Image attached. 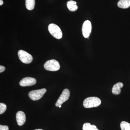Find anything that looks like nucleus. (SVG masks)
Segmentation results:
<instances>
[{
    "instance_id": "obj_4",
    "label": "nucleus",
    "mask_w": 130,
    "mask_h": 130,
    "mask_svg": "<svg viewBox=\"0 0 130 130\" xmlns=\"http://www.w3.org/2000/svg\"><path fill=\"white\" fill-rule=\"evenodd\" d=\"M46 91V89L44 88L32 90L29 93L28 95L32 101H37L43 97Z\"/></svg>"
},
{
    "instance_id": "obj_7",
    "label": "nucleus",
    "mask_w": 130,
    "mask_h": 130,
    "mask_svg": "<svg viewBox=\"0 0 130 130\" xmlns=\"http://www.w3.org/2000/svg\"><path fill=\"white\" fill-rule=\"evenodd\" d=\"M92 26L90 21L86 20L84 22L82 27V33L85 38H88L91 32Z\"/></svg>"
},
{
    "instance_id": "obj_8",
    "label": "nucleus",
    "mask_w": 130,
    "mask_h": 130,
    "mask_svg": "<svg viewBox=\"0 0 130 130\" xmlns=\"http://www.w3.org/2000/svg\"><path fill=\"white\" fill-rule=\"evenodd\" d=\"M36 80L34 78L26 77L21 79L20 82V85L23 87L29 86L34 85L36 83Z\"/></svg>"
},
{
    "instance_id": "obj_16",
    "label": "nucleus",
    "mask_w": 130,
    "mask_h": 130,
    "mask_svg": "<svg viewBox=\"0 0 130 130\" xmlns=\"http://www.w3.org/2000/svg\"><path fill=\"white\" fill-rule=\"evenodd\" d=\"M7 109V106L3 103H0V114L5 112Z\"/></svg>"
},
{
    "instance_id": "obj_10",
    "label": "nucleus",
    "mask_w": 130,
    "mask_h": 130,
    "mask_svg": "<svg viewBox=\"0 0 130 130\" xmlns=\"http://www.w3.org/2000/svg\"><path fill=\"white\" fill-rule=\"evenodd\" d=\"M123 84L121 83H118L113 85L112 88V93L115 95H118L121 93V88H123Z\"/></svg>"
},
{
    "instance_id": "obj_19",
    "label": "nucleus",
    "mask_w": 130,
    "mask_h": 130,
    "mask_svg": "<svg viewBox=\"0 0 130 130\" xmlns=\"http://www.w3.org/2000/svg\"><path fill=\"white\" fill-rule=\"evenodd\" d=\"M3 1L2 0H0V5H1V6H2V5H3Z\"/></svg>"
},
{
    "instance_id": "obj_1",
    "label": "nucleus",
    "mask_w": 130,
    "mask_h": 130,
    "mask_svg": "<svg viewBox=\"0 0 130 130\" xmlns=\"http://www.w3.org/2000/svg\"><path fill=\"white\" fill-rule=\"evenodd\" d=\"M101 103V101L97 97L87 98L83 102L84 106L86 108L95 107L99 106Z\"/></svg>"
},
{
    "instance_id": "obj_6",
    "label": "nucleus",
    "mask_w": 130,
    "mask_h": 130,
    "mask_svg": "<svg viewBox=\"0 0 130 130\" xmlns=\"http://www.w3.org/2000/svg\"><path fill=\"white\" fill-rule=\"evenodd\" d=\"M70 91L68 89H66L63 90L59 99L57 100L55 105L56 107H59L66 101L69 99L70 96Z\"/></svg>"
},
{
    "instance_id": "obj_13",
    "label": "nucleus",
    "mask_w": 130,
    "mask_h": 130,
    "mask_svg": "<svg viewBox=\"0 0 130 130\" xmlns=\"http://www.w3.org/2000/svg\"><path fill=\"white\" fill-rule=\"evenodd\" d=\"M35 5V0H25L26 7L28 10H32L34 9Z\"/></svg>"
},
{
    "instance_id": "obj_20",
    "label": "nucleus",
    "mask_w": 130,
    "mask_h": 130,
    "mask_svg": "<svg viewBox=\"0 0 130 130\" xmlns=\"http://www.w3.org/2000/svg\"><path fill=\"white\" fill-rule=\"evenodd\" d=\"M35 130H43L41 129H35Z\"/></svg>"
},
{
    "instance_id": "obj_9",
    "label": "nucleus",
    "mask_w": 130,
    "mask_h": 130,
    "mask_svg": "<svg viewBox=\"0 0 130 130\" xmlns=\"http://www.w3.org/2000/svg\"><path fill=\"white\" fill-rule=\"evenodd\" d=\"M16 120L19 125H23L26 121L25 114L22 111H19L16 114Z\"/></svg>"
},
{
    "instance_id": "obj_11",
    "label": "nucleus",
    "mask_w": 130,
    "mask_h": 130,
    "mask_svg": "<svg viewBox=\"0 0 130 130\" xmlns=\"http://www.w3.org/2000/svg\"><path fill=\"white\" fill-rule=\"evenodd\" d=\"M119 7L126 9L130 7V0H120L118 3Z\"/></svg>"
},
{
    "instance_id": "obj_14",
    "label": "nucleus",
    "mask_w": 130,
    "mask_h": 130,
    "mask_svg": "<svg viewBox=\"0 0 130 130\" xmlns=\"http://www.w3.org/2000/svg\"><path fill=\"white\" fill-rule=\"evenodd\" d=\"M83 130H99L96 126L94 125H91L90 123H86L84 124Z\"/></svg>"
},
{
    "instance_id": "obj_17",
    "label": "nucleus",
    "mask_w": 130,
    "mask_h": 130,
    "mask_svg": "<svg viewBox=\"0 0 130 130\" xmlns=\"http://www.w3.org/2000/svg\"><path fill=\"white\" fill-rule=\"evenodd\" d=\"M0 130H9V128L7 125H0Z\"/></svg>"
},
{
    "instance_id": "obj_5",
    "label": "nucleus",
    "mask_w": 130,
    "mask_h": 130,
    "mask_svg": "<svg viewBox=\"0 0 130 130\" xmlns=\"http://www.w3.org/2000/svg\"><path fill=\"white\" fill-rule=\"evenodd\" d=\"M19 58L21 62L25 64H29L32 62V57L26 51L20 50L18 53Z\"/></svg>"
},
{
    "instance_id": "obj_12",
    "label": "nucleus",
    "mask_w": 130,
    "mask_h": 130,
    "mask_svg": "<svg viewBox=\"0 0 130 130\" xmlns=\"http://www.w3.org/2000/svg\"><path fill=\"white\" fill-rule=\"evenodd\" d=\"M67 7L68 9L72 12L75 11L78 9L76 2L73 1H70L68 2Z\"/></svg>"
},
{
    "instance_id": "obj_3",
    "label": "nucleus",
    "mask_w": 130,
    "mask_h": 130,
    "mask_svg": "<svg viewBox=\"0 0 130 130\" xmlns=\"http://www.w3.org/2000/svg\"><path fill=\"white\" fill-rule=\"evenodd\" d=\"M45 70L51 71H56L60 68L59 62L54 59L50 60L47 61L44 65Z\"/></svg>"
},
{
    "instance_id": "obj_2",
    "label": "nucleus",
    "mask_w": 130,
    "mask_h": 130,
    "mask_svg": "<svg viewBox=\"0 0 130 130\" xmlns=\"http://www.w3.org/2000/svg\"><path fill=\"white\" fill-rule=\"evenodd\" d=\"M48 30L50 34L56 39H60L62 38V31L60 28L55 24H50L48 26Z\"/></svg>"
},
{
    "instance_id": "obj_15",
    "label": "nucleus",
    "mask_w": 130,
    "mask_h": 130,
    "mask_svg": "<svg viewBox=\"0 0 130 130\" xmlns=\"http://www.w3.org/2000/svg\"><path fill=\"white\" fill-rule=\"evenodd\" d=\"M121 130H130V124L125 121H123L120 124Z\"/></svg>"
},
{
    "instance_id": "obj_21",
    "label": "nucleus",
    "mask_w": 130,
    "mask_h": 130,
    "mask_svg": "<svg viewBox=\"0 0 130 130\" xmlns=\"http://www.w3.org/2000/svg\"><path fill=\"white\" fill-rule=\"evenodd\" d=\"M59 108H61V106H59Z\"/></svg>"
},
{
    "instance_id": "obj_18",
    "label": "nucleus",
    "mask_w": 130,
    "mask_h": 130,
    "mask_svg": "<svg viewBox=\"0 0 130 130\" xmlns=\"http://www.w3.org/2000/svg\"><path fill=\"white\" fill-rule=\"evenodd\" d=\"M5 70V67L3 66H0V73H2L4 72Z\"/></svg>"
}]
</instances>
